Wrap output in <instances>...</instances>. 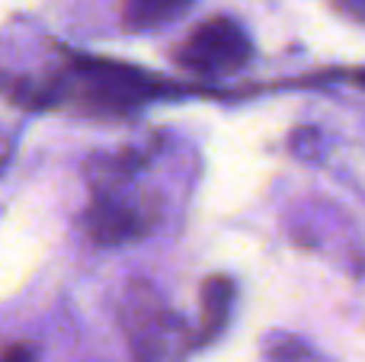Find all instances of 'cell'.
Here are the masks:
<instances>
[{
	"instance_id": "cell-1",
	"label": "cell",
	"mask_w": 365,
	"mask_h": 362,
	"mask_svg": "<svg viewBox=\"0 0 365 362\" xmlns=\"http://www.w3.org/2000/svg\"><path fill=\"white\" fill-rule=\"evenodd\" d=\"M119 318L132 362H186L195 346L180 314L148 282H132L125 289Z\"/></svg>"
},
{
	"instance_id": "cell-2",
	"label": "cell",
	"mask_w": 365,
	"mask_h": 362,
	"mask_svg": "<svg viewBox=\"0 0 365 362\" xmlns=\"http://www.w3.org/2000/svg\"><path fill=\"white\" fill-rule=\"evenodd\" d=\"M253 58V42L247 29L231 16L202 19L192 32L177 45L173 61L189 74L221 77L240 71Z\"/></svg>"
},
{
	"instance_id": "cell-3",
	"label": "cell",
	"mask_w": 365,
	"mask_h": 362,
	"mask_svg": "<svg viewBox=\"0 0 365 362\" xmlns=\"http://www.w3.org/2000/svg\"><path fill=\"white\" fill-rule=\"evenodd\" d=\"M87 228L96 244L113 247V244H125L132 237H138L145 231V222H141L135 205L122 202L113 192H100L87 212Z\"/></svg>"
},
{
	"instance_id": "cell-4",
	"label": "cell",
	"mask_w": 365,
	"mask_h": 362,
	"mask_svg": "<svg viewBox=\"0 0 365 362\" xmlns=\"http://www.w3.org/2000/svg\"><path fill=\"white\" fill-rule=\"evenodd\" d=\"M234 299H237V289L227 276H208L202 282L199 292V333H195V346H205L212 340H218L225 333L227 321L234 311Z\"/></svg>"
},
{
	"instance_id": "cell-5",
	"label": "cell",
	"mask_w": 365,
	"mask_h": 362,
	"mask_svg": "<svg viewBox=\"0 0 365 362\" xmlns=\"http://www.w3.org/2000/svg\"><path fill=\"white\" fill-rule=\"evenodd\" d=\"M195 0H122V23L132 32L160 29L180 19Z\"/></svg>"
},
{
	"instance_id": "cell-6",
	"label": "cell",
	"mask_w": 365,
	"mask_h": 362,
	"mask_svg": "<svg viewBox=\"0 0 365 362\" xmlns=\"http://www.w3.org/2000/svg\"><path fill=\"white\" fill-rule=\"evenodd\" d=\"M0 362H36V353L26 343H13L6 350H0Z\"/></svg>"
},
{
	"instance_id": "cell-7",
	"label": "cell",
	"mask_w": 365,
	"mask_h": 362,
	"mask_svg": "<svg viewBox=\"0 0 365 362\" xmlns=\"http://www.w3.org/2000/svg\"><path fill=\"white\" fill-rule=\"evenodd\" d=\"M334 4L343 16L356 19V23H365V0H334Z\"/></svg>"
}]
</instances>
